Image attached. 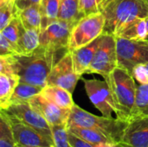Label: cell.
Returning <instances> with one entry per match:
<instances>
[{"instance_id":"obj_8","label":"cell","mask_w":148,"mask_h":147,"mask_svg":"<svg viewBox=\"0 0 148 147\" xmlns=\"http://www.w3.org/2000/svg\"><path fill=\"white\" fill-rule=\"evenodd\" d=\"M76 23L56 20L40 32V46L57 51H68L72 29Z\"/></svg>"},{"instance_id":"obj_30","label":"cell","mask_w":148,"mask_h":147,"mask_svg":"<svg viewBox=\"0 0 148 147\" xmlns=\"http://www.w3.org/2000/svg\"><path fill=\"white\" fill-rule=\"evenodd\" d=\"M0 74L18 75V60L16 55H0Z\"/></svg>"},{"instance_id":"obj_10","label":"cell","mask_w":148,"mask_h":147,"mask_svg":"<svg viewBox=\"0 0 148 147\" xmlns=\"http://www.w3.org/2000/svg\"><path fill=\"white\" fill-rule=\"evenodd\" d=\"M81 79L82 76L74 70L72 54L69 50L53 67L47 79V86H57L73 94Z\"/></svg>"},{"instance_id":"obj_26","label":"cell","mask_w":148,"mask_h":147,"mask_svg":"<svg viewBox=\"0 0 148 147\" xmlns=\"http://www.w3.org/2000/svg\"><path fill=\"white\" fill-rule=\"evenodd\" d=\"M23 30H24V27L22 22L20 21L19 17L16 16L10 21V23L6 27H4L2 30H0V34L3 35L7 40H9L18 50V47H17L18 41ZM18 53H19V50H18Z\"/></svg>"},{"instance_id":"obj_31","label":"cell","mask_w":148,"mask_h":147,"mask_svg":"<svg viewBox=\"0 0 148 147\" xmlns=\"http://www.w3.org/2000/svg\"><path fill=\"white\" fill-rule=\"evenodd\" d=\"M101 0H80L79 8L81 13L85 16L100 12V3Z\"/></svg>"},{"instance_id":"obj_21","label":"cell","mask_w":148,"mask_h":147,"mask_svg":"<svg viewBox=\"0 0 148 147\" xmlns=\"http://www.w3.org/2000/svg\"><path fill=\"white\" fill-rule=\"evenodd\" d=\"M68 130L71 132L72 133L75 134L76 136H78L79 138L90 143L94 146H96L102 143H114L107 136L93 129L75 126H68Z\"/></svg>"},{"instance_id":"obj_5","label":"cell","mask_w":148,"mask_h":147,"mask_svg":"<svg viewBox=\"0 0 148 147\" xmlns=\"http://www.w3.org/2000/svg\"><path fill=\"white\" fill-rule=\"evenodd\" d=\"M106 18L102 12L83 16L72 29L69 50L73 51L84 47L104 34Z\"/></svg>"},{"instance_id":"obj_13","label":"cell","mask_w":148,"mask_h":147,"mask_svg":"<svg viewBox=\"0 0 148 147\" xmlns=\"http://www.w3.org/2000/svg\"><path fill=\"white\" fill-rule=\"evenodd\" d=\"M28 102L47 120L50 126L68 123L70 110L58 107L55 103L47 100L42 94H37L32 97Z\"/></svg>"},{"instance_id":"obj_34","label":"cell","mask_w":148,"mask_h":147,"mask_svg":"<svg viewBox=\"0 0 148 147\" xmlns=\"http://www.w3.org/2000/svg\"><path fill=\"white\" fill-rule=\"evenodd\" d=\"M69 140L72 147H95L90 143L85 141L84 139L79 138L75 134L69 131Z\"/></svg>"},{"instance_id":"obj_20","label":"cell","mask_w":148,"mask_h":147,"mask_svg":"<svg viewBox=\"0 0 148 147\" xmlns=\"http://www.w3.org/2000/svg\"><path fill=\"white\" fill-rule=\"evenodd\" d=\"M116 37H122L128 40H147L148 39V28L147 18H140L127 26Z\"/></svg>"},{"instance_id":"obj_37","label":"cell","mask_w":148,"mask_h":147,"mask_svg":"<svg viewBox=\"0 0 148 147\" xmlns=\"http://www.w3.org/2000/svg\"><path fill=\"white\" fill-rule=\"evenodd\" d=\"M112 0H101V3H100V11H101V10L104 7V6H106L109 2H111Z\"/></svg>"},{"instance_id":"obj_15","label":"cell","mask_w":148,"mask_h":147,"mask_svg":"<svg viewBox=\"0 0 148 147\" xmlns=\"http://www.w3.org/2000/svg\"><path fill=\"white\" fill-rule=\"evenodd\" d=\"M102 36L103 35L84 47L70 51L72 54L74 70L77 75L82 76L84 74H87L95 56V54L101 43Z\"/></svg>"},{"instance_id":"obj_35","label":"cell","mask_w":148,"mask_h":147,"mask_svg":"<svg viewBox=\"0 0 148 147\" xmlns=\"http://www.w3.org/2000/svg\"><path fill=\"white\" fill-rule=\"evenodd\" d=\"M42 2V0H23V3H21V5L19 6L18 10H23L29 5H32V4H40Z\"/></svg>"},{"instance_id":"obj_39","label":"cell","mask_w":148,"mask_h":147,"mask_svg":"<svg viewBox=\"0 0 148 147\" xmlns=\"http://www.w3.org/2000/svg\"><path fill=\"white\" fill-rule=\"evenodd\" d=\"M117 146L118 147H129V146H126V145H124V144H122V143H118V144H117Z\"/></svg>"},{"instance_id":"obj_11","label":"cell","mask_w":148,"mask_h":147,"mask_svg":"<svg viewBox=\"0 0 148 147\" xmlns=\"http://www.w3.org/2000/svg\"><path fill=\"white\" fill-rule=\"evenodd\" d=\"M81 80L84 82L86 93L93 105L103 116L113 118L112 114L116 113V108L107 81L97 79Z\"/></svg>"},{"instance_id":"obj_14","label":"cell","mask_w":148,"mask_h":147,"mask_svg":"<svg viewBox=\"0 0 148 147\" xmlns=\"http://www.w3.org/2000/svg\"><path fill=\"white\" fill-rule=\"evenodd\" d=\"M121 143L129 147H148V115H134L128 120Z\"/></svg>"},{"instance_id":"obj_12","label":"cell","mask_w":148,"mask_h":147,"mask_svg":"<svg viewBox=\"0 0 148 147\" xmlns=\"http://www.w3.org/2000/svg\"><path fill=\"white\" fill-rule=\"evenodd\" d=\"M6 115L10 120L14 138L18 147H54L53 142L43 134L9 116L7 113Z\"/></svg>"},{"instance_id":"obj_23","label":"cell","mask_w":148,"mask_h":147,"mask_svg":"<svg viewBox=\"0 0 148 147\" xmlns=\"http://www.w3.org/2000/svg\"><path fill=\"white\" fill-rule=\"evenodd\" d=\"M80 0H61L58 19L77 23L84 16L81 13L79 8Z\"/></svg>"},{"instance_id":"obj_32","label":"cell","mask_w":148,"mask_h":147,"mask_svg":"<svg viewBox=\"0 0 148 147\" xmlns=\"http://www.w3.org/2000/svg\"><path fill=\"white\" fill-rule=\"evenodd\" d=\"M132 75L139 84H148V63L137 65L133 69Z\"/></svg>"},{"instance_id":"obj_40","label":"cell","mask_w":148,"mask_h":147,"mask_svg":"<svg viewBox=\"0 0 148 147\" xmlns=\"http://www.w3.org/2000/svg\"><path fill=\"white\" fill-rule=\"evenodd\" d=\"M142 1H143V2H144V3H146V4L148 6V0H142Z\"/></svg>"},{"instance_id":"obj_25","label":"cell","mask_w":148,"mask_h":147,"mask_svg":"<svg viewBox=\"0 0 148 147\" xmlns=\"http://www.w3.org/2000/svg\"><path fill=\"white\" fill-rule=\"evenodd\" d=\"M0 147H18L6 113L0 111Z\"/></svg>"},{"instance_id":"obj_27","label":"cell","mask_w":148,"mask_h":147,"mask_svg":"<svg viewBox=\"0 0 148 147\" xmlns=\"http://www.w3.org/2000/svg\"><path fill=\"white\" fill-rule=\"evenodd\" d=\"M18 10L15 0H0V30L17 16Z\"/></svg>"},{"instance_id":"obj_6","label":"cell","mask_w":148,"mask_h":147,"mask_svg":"<svg viewBox=\"0 0 148 147\" xmlns=\"http://www.w3.org/2000/svg\"><path fill=\"white\" fill-rule=\"evenodd\" d=\"M116 51L118 67L131 75L137 65L148 63V39L128 40L116 37Z\"/></svg>"},{"instance_id":"obj_3","label":"cell","mask_w":148,"mask_h":147,"mask_svg":"<svg viewBox=\"0 0 148 147\" xmlns=\"http://www.w3.org/2000/svg\"><path fill=\"white\" fill-rule=\"evenodd\" d=\"M101 12L106 18L104 33L115 37L130 23L148 16V6L142 0H112Z\"/></svg>"},{"instance_id":"obj_1","label":"cell","mask_w":148,"mask_h":147,"mask_svg":"<svg viewBox=\"0 0 148 147\" xmlns=\"http://www.w3.org/2000/svg\"><path fill=\"white\" fill-rule=\"evenodd\" d=\"M60 52L39 46L31 55H16L20 81L42 88H45L49 73L56 62L62 57L58 56L65 54H60Z\"/></svg>"},{"instance_id":"obj_28","label":"cell","mask_w":148,"mask_h":147,"mask_svg":"<svg viewBox=\"0 0 148 147\" xmlns=\"http://www.w3.org/2000/svg\"><path fill=\"white\" fill-rule=\"evenodd\" d=\"M134 115H148V84L137 85Z\"/></svg>"},{"instance_id":"obj_19","label":"cell","mask_w":148,"mask_h":147,"mask_svg":"<svg viewBox=\"0 0 148 147\" xmlns=\"http://www.w3.org/2000/svg\"><path fill=\"white\" fill-rule=\"evenodd\" d=\"M40 46V31L24 29L19 41L18 50L20 55H31Z\"/></svg>"},{"instance_id":"obj_9","label":"cell","mask_w":148,"mask_h":147,"mask_svg":"<svg viewBox=\"0 0 148 147\" xmlns=\"http://www.w3.org/2000/svg\"><path fill=\"white\" fill-rule=\"evenodd\" d=\"M3 111L9 116L38 131L53 142L51 126L36 110L30 106L29 102L10 105Z\"/></svg>"},{"instance_id":"obj_17","label":"cell","mask_w":148,"mask_h":147,"mask_svg":"<svg viewBox=\"0 0 148 147\" xmlns=\"http://www.w3.org/2000/svg\"><path fill=\"white\" fill-rule=\"evenodd\" d=\"M17 16L22 22L24 29L42 30V14L40 4H32L23 10H19Z\"/></svg>"},{"instance_id":"obj_36","label":"cell","mask_w":148,"mask_h":147,"mask_svg":"<svg viewBox=\"0 0 148 147\" xmlns=\"http://www.w3.org/2000/svg\"><path fill=\"white\" fill-rule=\"evenodd\" d=\"M95 147H118L117 146V144H114V143H102V144H100L98 146Z\"/></svg>"},{"instance_id":"obj_29","label":"cell","mask_w":148,"mask_h":147,"mask_svg":"<svg viewBox=\"0 0 148 147\" xmlns=\"http://www.w3.org/2000/svg\"><path fill=\"white\" fill-rule=\"evenodd\" d=\"M54 147H72L69 140L67 124L51 126Z\"/></svg>"},{"instance_id":"obj_24","label":"cell","mask_w":148,"mask_h":147,"mask_svg":"<svg viewBox=\"0 0 148 147\" xmlns=\"http://www.w3.org/2000/svg\"><path fill=\"white\" fill-rule=\"evenodd\" d=\"M61 0H42L40 10L42 14V29L58 20Z\"/></svg>"},{"instance_id":"obj_33","label":"cell","mask_w":148,"mask_h":147,"mask_svg":"<svg viewBox=\"0 0 148 147\" xmlns=\"http://www.w3.org/2000/svg\"><path fill=\"white\" fill-rule=\"evenodd\" d=\"M19 55L17 49L3 35L0 34V55Z\"/></svg>"},{"instance_id":"obj_4","label":"cell","mask_w":148,"mask_h":147,"mask_svg":"<svg viewBox=\"0 0 148 147\" xmlns=\"http://www.w3.org/2000/svg\"><path fill=\"white\" fill-rule=\"evenodd\" d=\"M67 126H75L93 129L109 138L115 144L121 143L124 135L127 121L118 118L97 116L75 104L70 110Z\"/></svg>"},{"instance_id":"obj_38","label":"cell","mask_w":148,"mask_h":147,"mask_svg":"<svg viewBox=\"0 0 148 147\" xmlns=\"http://www.w3.org/2000/svg\"><path fill=\"white\" fill-rule=\"evenodd\" d=\"M23 0H15V3H16V4L17 8H19V6H20V5H21V3H23Z\"/></svg>"},{"instance_id":"obj_18","label":"cell","mask_w":148,"mask_h":147,"mask_svg":"<svg viewBox=\"0 0 148 147\" xmlns=\"http://www.w3.org/2000/svg\"><path fill=\"white\" fill-rule=\"evenodd\" d=\"M20 82L18 75L0 74V108H8L14 91Z\"/></svg>"},{"instance_id":"obj_16","label":"cell","mask_w":148,"mask_h":147,"mask_svg":"<svg viewBox=\"0 0 148 147\" xmlns=\"http://www.w3.org/2000/svg\"><path fill=\"white\" fill-rule=\"evenodd\" d=\"M40 94L63 109L71 110L75 105L72 94L57 86H46L42 88Z\"/></svg>"},{"instance_id":"obj_22","label":"cell","mask_w":148,"mask_h":147,"mask_svg":"<svg viewBox=\"0 0 148 147\" xmlns=\"http://www.w3.org/2000/svg\"><path fill=\"white\" fill-rule=\"evenodd\" d=\"M42 90V88L20 81L17 87L16 88L14 94H12L10 98L9 107L13 104L28 102L32 97L37 94H40Z\"/></svg>"},{"instance_id":"obj_7","label":"cell","mask_w":148,"mask_h":147,"mask_svg":"<svg viewBox=\"0 0 148 147\" xmlns=\"http://www.w3.org/2000/svg\"><path fill=\"white\" fill-rule=\"evenodd\" d=\"M117 67L116 37L104 33L87 74H97L105 79Z\"/></svg>"},{"instance_id":"obj_2","label":"cell","mask_w":148,"mask_h":147,"mask_svg":"<svg viewBox=\"0 0 148 147\" xmlns=\"http://www.w3.org/2000/svg\"><path fill=\"white\" fill-rule=\"evenodd\" d=\"M104 80L109 87L115 105L116 118L128 121L134 115L136 102L137 85L134 76L117 67Z\"/></svg>"}]
</instances>
